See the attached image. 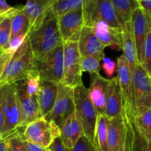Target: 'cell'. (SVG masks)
Here are the masks:
<instances>
[{"label": "cell", "instance_id": "cell-31", "mask_svg": "<svg viewBox=\"0 0 151 151\" xmlns=\"http://www.w3.org/2000/svg\"><path fill=\"white\" fill-rule=\"evenodd\" d=\"M140 65L147 75L151 77V29L148 31L146 36Z\"/></svg>", "mask_w": 151, "mask_h": 151}, {"label": "cell", "instance_id": "cell-39", "mask_svg": "<svg viewBox=\"0 0 151 151\" xmlns=\"http://www.w3.org/2000/svg\"><path fill=\"white\" fill-rule=\"evenodd\" d=\"M12 55H13V53L10 52L7 50H4L0 54V78L3 74V72L8 63L9 60L11 58Z\"/></svg>", "mask_w": 151, "mask_h": 151}, {"label": "cell", "instance_id": "cell-8", "mask_svg": "<svg viewBox=\"0 0 151 151\" xmlns=\"http://www.w3.org/2000/svg\"><path fill=\"white\" fill-rule=\"evenodd\" d=\"M3 116L4 122L1 132V138L4 139L18 128H20L22 123V112L17 94L16 83L6 87Z\"/></svg>", "mask_w": 151, "mask_h": 151}, {"label": "cell", "instance_id": "cell-20", "mask_svg": "<svg viewBox=\"0 0 151 151\" xmlns=\"http://www.w3.org/2000/svg\"><path fill=\"white\" fill-rule=\"evenodd\" d=\"M58 84L41 81L40 89L37 95L39 117H45L50 113L57 97Z\"/></svg>", "mask_w": 151, "mask_h": 151}, {"label": "cell", "instance_id": "cell-24", "mask_svg": "<svg viewBox=\"0 0 151 151\" xmlns=\"http://www.w3.org/2000/svg\"><path fill=\"white\" fill-rule=\"evenodd\" d=\"M108 123L109 118L103 114H98L94 139V146L97 151H109Z\"/></svg>", "mask_w": 151, "mask_h": 151}, {"label": "cell", "instance_id": "cell-43", "mask_svg": "<svg viewBox=\"0 0 151 151\" xmlns=\"http://www.w3.org/2000/svg\"><path fill=\"white\" fill-rule=\"evenodd\" d=\"M21 7H22V5L16 6V7H13V8L7 10V11L3 12V13H0V24H1V22H2V21L4 20L5 18H7V16L13 14V13H15L16 12H17L18 10L21 8Z\"/></svg>", "mask_w": 151, "mask_h": 151}, {"label": "cell", "instance_id": "cell-3", "mask_svg": "<svg viewBox=\"0 0 151 151\" xmlns=\"http://www.w3.org/2000/svg\"><path fill=\"white\" fill-rule=\"evenodd\" d=\"M74 99L75 113L82 127L84 136L94 145V133L98 114L90 100L88 89L83 83L74 88Z\"/></svg>", "mask_w": 151, "mask_h": 151}, {"label": "cell", "instance_id": "cell-28", "mask_svg": "<svg viewBox=\"0 0 151 151\" xmlns=\"http://www.w3.org/2000/svg\"><path fill=\"white\" fill-rule=\"evenodd\" d=\"M21 7V8H22ZM20 8V9H21ZM19 9V10H20ZM18 10V11H19ZM17 11V12H18ZM17 12L10 15L0 24V48L4 51L7 49L11 36V25L13 17Z\"/></svg>", "mask_w": 151, "mask_h": 151}, {"label": "cell", "instance_id": "cell-2", "mask_svg": "<svg viewBox=\"0 0 151 151\" xmlns=\"http://www.w3.org/2000/svg\"><path fill=\"white\" fill-rule=\"evenodd\" d=\"M34 60L27 37L22 45L13 53L6 66L0 78V88L38 75Z\"/></svg>", "mask_w": 151, "mask_h": 151}, {"label": "cell", "instance_id": "cell-46", "mask_svg": "<svg viewBox=\"0 0 151 151\" xmlns=\"http://www.w3.org/2000/svg\"><path fill=\"white\" fill-rule=\"evenodd\" d=\"M0 151H9L4 139L0 138Z\"/></svg>", "mask_w": 151, "mask_h": 151}, {"label": "cell", "instance_id": "cell-17", "mask_svg": "<svg viewBox=\"0 0 151 151\" xmlns=\"http://www.w3.org/2000/svg\"><path fill=\"white\" fill-rule=\"evenodd\" d=\"M78 42L81 57L94 55L103 58H105L104 49L106 47L100 42L93 29L90 27L85 25L83 27Z\"/></svg>", "mask_w": 151, "mask_h": 151}, {"label": "cell", "instance_id": "cell-36", "mask_svg": "<svg viewBox=\"0 0 151 151\" xmlns=\"http://www.w3.org/2000/svg\"><path fill=\"white\" fill-rule=\"evenodd\" d=\"M102 67H103V69L104 70L106 75L109 78H111L116 72V69H117V64H116V62L114 61L109 58L105 57L103 59Z\"/></svg>", "mask_w": 151, "mask_h": 151}, {"label": "cell", "instance_id": "cell-1", "mask_svg": "<svg viewBox=\"0 0 151 151\" xmlns=\"http://www.w3.org/2000/svg\"><path fill=\"white\" fill-rule=\"evenodd\" d=\"M27 37L35 59L43 57L63 44L58 17L52 10H49L38 27L28 32Z\"/></svg>", "mask_w": 151, "mask_h": 151}, {"label": "cell", "instance_id": "cell-13", "mask_svg": "<svg viewBox=\"0 0 151 151\" xmlns=\"http://www.w3.org/2000/svg\"><path fill=\"white\" fill-rule=\"evenodd\" d=\"M16 89L22 112L20 128H24L30 122L39 118V111L36 97L29 96L25 89L24 81L16 83Z\"/></svg>", "mask_w": 151, "mask_h": 151}, {"label": "cell", "instance_id": "cell-16", "mask_svg": "<svg viewBox=\"0 0 151 151\" xmlns=\"http://www.w3.org/2000/svg\"><path fill=\"white\" fill-rule=\"evenodd\" d=\"M109 83L110 80L103 78L100 73L91 75V83L88 91L90 100L97 114L104 115Z\"/></svg>", "mask_w": 151, "mask_h": 151}, {"label": "cell", "instance_id": "cell-12", "mask_svg": "<svg viewBox=\"0 0 151 151\" xmlns=\"http://www.w3.org/2000/svg\"><path fill=\"white\" fill-rule=\"evenodd\" d=\"M127 123L125 112L109 119L108 147L109 151H123L126 142Z\"/></svg>", "mask_w": 151, "mask_h": 151}, {"label": "cell", "instance_id": "cell-23", "mask_svg": "<svg viewBox=\"0 0 151 151\" xmlns=\"http://www.w3.org/2000/svg\"><path fill=\"white\" fill-rule=\"evenodd\" d=\"M116 17L122 29L131 22V16L135 10L139 7L138 0H111Z\"/></svg>", "mask_w": 151, "mask_h": 151}, {"label": "cell", "instance_id": "cell-5", "mask_svg": "<svg viewBox=\"0 0 151 151\" xmlns=\"http://www.w3.org/2000/svg\"><path fill=\"white\" fill-rule=\"evenodd\" d=\"M83 16L86 26L104 22L111 27L122 31L111 0H91L83 6Z\"/></svg>", "mask_w": 151, "mask_h": 151}, {"label": "cell", "instance_id": "cell-30", "mask_svg": "<svg viewBox=\"0 0 151 151\" xmlns=\"http://www.w3.org/2000/svg\"><path fill=\"white\" fill-rule=\"evenodd\" d=\"M103 59V58L94 55L81 57V64L82 71L89 72L90 75L100 73V62Z\"/></svg>", "mask_w": 151, "mask_h": 151}, {"label": "cell", "instance_id": "cell-50", "mask_svg": "<svg viewBox=\"0 0 151 151\" xmlns=\"http://www.w3.org/2000/svg\"><path fill=\"white\" fill-rule=\"evenodd\" d=\"M46 151H50V150H48V149H47V150H46Z\"/></svg>", "mask_w": 151, "mask_h": 151}, {"label": "cell", "instance_id": "cell-42", "mask_svg": "<svg viewBox=\"0 0 151 151\" xmlns=\"http://www.w3.org/2000/svg\"><path fill=\"white\" fill-rule=\"evenodd\" d=\"M22 142H23L24 145L25 147H26L27 150V151H46L47 149L44 148V147H41L39 145H37L33 144V143H31L27 141L24 138H22Z\"/></svg>", "mask_w": 151, "mask_h": 151}, {"label": "cell", "instance_id": "cell-29", "mask_svg": "<svg viewBox=\"0 0 151 151\" xmlns=\"http://www.w3.org/2000/svg\"><path fill=\"white\" fill-rule=\"evenodd\" d=\"M23 133L21 131V128H18L13 131L11 134L4 138L9 151H27L23 142Z\"/></svg>", "mask_w": 151, "mask_h": 151}, {"label": "cell", "instance_id": "cell-41", "mask_svg": "<svg viewBox=\"0 0 151 151\" xmlns=\"http://www.w3.org/2000/svg\"><path fill=\"white\" fill-rule=\"evenodd\" d=\"M6 86L0 88V138H1V132L4 122V116H3V106H4V95H5Z\"/></svg>", "mask_w": 151, "mask_h": 151}, {"label": "cell", "instance_id": "cell-18", "mask_svg": "<svg viewBox=\"0 0 151 151\" xmlns=\"http://www.w3.org/2000/svg\"><path fill=\"white\" fill-rule=\"evenodd\" d=\"M123 111L124 106L122 90L119 85V78L118 76H116L110 80L106 97L104 115L109 119H111L122 114Z\"/></svg>", "mask_w": 151, "mask_h": 151}, {"label": "cell", "instance_id": "cell-44", "mask_svg": "<svg viewBox=\"0 0 151 151\" xmlns=\"http://www.w3.org/2000/svg\"><path fill=\"white\" fill-rule=\"evenodd\" d=\"M12 8L13 7L9 5L6 0H0V13L6 12Z\"/></svg>", "mask_w": 151, "mask_h": 151}, {"label": "cell", "instance_id": "cell-19", "mask_svg": "<svg viewBox=\"0 0 151 151\" xmlns=\"http://www.w3.org/2000/svg\"><path fill=\"white\" fill-rule=\"evenodd\" d=\"M53 4L52 0H27L23 11L29 23V32L38 27Z\"/></svg>", "mask_w": 151, "mask_h": 151}, {"label": "cell", "instance_id": "cell-48", "mask_svg": "<svg viewBox=\"0 0 151 151\" xmlns=\"http://www.w3.org/2000/svg\"><path fill=\"white\" fill-rule=\"evenodd\" d=\"M58 1V0H52V1H53V4H54L55 3L56 1ZM53 4H52V5H53Z\"/></svg>", "mask_w": 151, "mask_h": 151}, {"label": "cell", "instance_id": "cell-6", "mask_svg": "<svg viewBox=\"0 0 151 151\" xmlns=\"http://www.w3.org/2000/svg\"><path fill=\"white\" fill-rule=\"evenodd\" d=\"M22 133L27 141L48 149L55 139L60 136V129L53 121L39 117L25 126Z\"/></svg>", "mask_w": 151, "mask_h": 151}, {"label": "cell", "instance_id": "cell-7", "mask_svg": "<svg viewBox=\"0 0 151 151\" xmlns=\"http://www.w3.org/2000/svg\"><path fill=\"white\" fill-rule=\"evenodd\" d=\"M81 59L78 41L63 43V73L61 83L65 86L74 88L83 83Z\"/></svg>", "mask_w": 151, "mask_h": 151}, {"label": "cell", "instance_id": "cell-35", "mask_svg": "<svg viewBox=\"0 0 151 151\" xmlns=\"http://www.w3.org/2000/svg\"><path fill=\"white\" fill-rule=\"evenodd\" d=\"M27 35L28 33H22L17 35V36L10 38L8 47H7L6 50L13 54L22 45V44L24 42L26 38H27Z\"/></svg>", "mask_w": 151, "mask_h": 151}, {"label": "cell", "instance_id": "cell-27", "mask_svg": "<svg viewBox=\"0 0 151 151\" xmlns=\"http://www.w3.org/2000/svg\"><path fill=\"white\" fill-rule=\"evenodd\" d=\"M23 7L13 16L11 25V36H17L22 33H28L29 29V23L27 18L23 11Z\"/></svg>", "mask_w": 151, "mask_h": 151}, {"label": "cell", "instance_id": "cell-9", "mask_svg": "<svg viewBox=\"0 0 151 151\" xmlns=\"http://www.w3.org/2000/svg\"><path fill=\"white\" fill-rule=\"evenodd\" d=\"M75 106L74 99V88L65 86L62 83L58 84L57 97L54 106L45 119L53 121L60 129L66 119L75 113Z\"/></svg>", "mask_w": 151, "mask_h": 151}, {"label": "cell", "instance_id": "cell-21", "mask_svg": "<svg viewBox=\"0 0 151 151\" xmlns=\"http://www.w3.org/2000/svg\"><path fill=\"white\" fill-rule=\"evenodd\" d=\"M105 47L122 50V32L111 27L104 22H97L90 27Z\"/></svg>", "mask_w": 151, "mask_h": 151}, {"label": "cell", "instance_id": "cell-49", "mask_svg": "<svg viewBox=\"0 0 151 151\" xmlns=\"http://www.w3.org/2000/svg\"><path fill=\"white\" fill-rule=\"evenodd\" d=\"M3 52V50H1V48H0V54H1V52Z\"/></svg>", "mask_w": 151, "mask_h": 151}, {"label": "cell", "instance_id": "cell-34", "mask_svg": "<svg viewBox=\"0 0 151 151\" xmlns=\"http://www.w3.org/2000/svg\"><path fill=\"white\" fill-rule=\"evenodd\" d=\"M71 151H97L95 147L91 142L88 141V139L83 135L81 138L78 139L76 144L71 149Z\"/></svg>", "mask_w": 151, "mask_h": 151}, {"label": "cell", "instance_id": "cell-51", "mask_svg": "<svg viewBox=\"0 0 151 151\" xmlns=\"http://www.w3.org/2000/svg\"><path fill=\"white\" fill-rule=\"evenodd\" d=\"M138 1H139V0H138Z\"/></svg>", "mask_w": 151, "mask_h": 151}, {"label": "cell", "instance_id": "cell-14", "mask_svg": "<svg viewBox=\"0 0 151 151\" xmlns=\"http://www.w3.org/2000/svg\"><path fill=\"white\" fill-rule=\"evenodd\" d=\"M131 25L134 42H135L136 50H137V60L140 64L146 36L148 31L150 29L147 18L140 7L134 10L133 13L131 16Z\"/></svg>", "mask_w": 151, "mask_h": 151}, {"label": "cell", "instance_id": "cell-33", "mask_svg": "<svg viewBox=\"0 0 151 151\" xmlns=\"http://www.w3.org/2000/svg\"><path fill=\"white\" fill-rule=\"evenodd\" d=\"M126 116L127 123V134H126V142H125V149L123 151H132L133 145L134 141V128L133 124V119H130Z\"/></svg>", "mask_w": 151, "mask_h": 151}, {"label": "cell", "instance_id": "cell-10", "mask_svg": "<svg viewBox=\"0 0 151 151\" xmlns=\"http://www.w3.org/2000/svg\"><path fill=\"white\" fill-rule=\"evenodd\" d=\"M57 17L63 42L78 41L81 30L85 26L83 7L71 10Z\"/></svg>", "mask_w": 151, "mask_h": 151}, {"label": "cell", "instance_id": "cell-25", "mask_svg": "<svg viewBox=\"0 0 151 151\" xmlns=\"http://www.w3.org/2000/svg\"><path fill=\"white\" fill-rule=\"evenodd\" d=\"M134 130L142 138L151 132V112L146 108L137 109L133 119Z\"/></svg>", "mask_w": 151, "mask_h": 151}, {"label": "cell", "instance_id": "cell-45", "mask_svg": "<svg viewBox=\"0 0 151 151\" xmlns=\"http://www.w3.org/2000/svg\"><path fill=\"white\" fill-rule=\"evenodd\" d=\"M142 108H146V109H148V110L151 112V94L150 95H149L148 97H147V98L144 100V102H143L142 106L140 108H139V109H142ZM136 110H137V109H136Z\"/></svg>", "mask_w": 151, "mask_h": 151}, {"label": "cell", "instance_id": "cell-26", "mask_svg": "<svg viewBox=\"0 0 151 151\" xmlns=\"http://www.w3.org/2000/svg\"><path fill=\"white\" fill-rule=\"evenodd\" d=\"M91 0H58L52 6V11L56 16L63 15L71 10L83 7Z\"/></svg>", "mask_w": 151, "mask_h": 151}, {"label": "cell", "instance_id": "cell-11", "mask_svg": "<svg viewBox=\"0 0 151 151\" xmlns=\"http://www.w3.org/2000/svg\"><path fill=\"white\" fill-rule=\"evenodd\" d=\"M117 72L123 98L124 112L130 119H134V103L132 72L123 55L117 58Z\"/></svg>", "mask_w": 151, "mask_h": 151}, {"label": "cell", "instance_id": "cell-15", "mask_svg": "<svg viewBox=\"0 0 151 151\" xmlns=\"http://www.w3.org/2000/svg\"><path fill=\"white\" fill-rule=\"evenodd\" d=\"M134 112L142 106L144 100L151 94V77L137 63L132 73Z\"/></svg>", "mask_w": 151, "mask_h": 151}, {"label": "cell", "instance_id": "cell-47", "mask_svg": "<svg viewBox=\"0 0 151 151\" xmlns=\"http://www.w3.org/2000/svg\"><path fill=\"white\" fill-rule=\"evenodd\" d=\"M142 138V137H141ZM142 139L143 140H144L145 142L146 143H147V145H149V146H150L151 147V132L150 133H149L148 134H147V136H146L145 137H144V138H142Z\"/></svg>", "mask_w": 151, "mask_h": 151}, {"label": "cell", "instance_id": "cell-37", "mask_svg": "<svg viewBox=\"0 0 151 151\" xmlns=\"http://www.w3.org/2000/svg\"><path fill=\"white\" fill-rule=\"evenodd\" d=\"M132 151H151V147L137 134L134 130V141Z\"/></svg>", "mask_w": 151, "mask_h": 151}, {"label": "cell", "instance_id": "cell-4", "mask_svg": "<svg viewBox=\"0 0 151 151\" xmlns=\"http://www.w3.org/2000/svg\"><path fill=\"white\" fill-rule=\"evenodd\" d=\"M35 69L41 81L58 84L63 73V44L38 59H35Z\"/></svg>", "mask_w": 151, "mask_h": 151}, {"label": "cell", "instance_id": "cell-32", "mask_svg": "<svg viewBox=\"0 0 151 151\" xmlns=\"http://www.w3.org/2000/svg\"><path fill=\"white\" fill-rule=\"evenodd\" d=\"M23 81L27 94L31 97H37L41 85V79L39 75L32 76Z\"/></svg>", "mask_w": 151, "mask_h": 151}, {"label": "cell", "instance_id": "cell-40", "mask_svg": "<svg viewBox=\"0 0 151 151\" xmlns=\"http://www.w3.org/2000/svg\"><path fill=\"white\" fill-rule=\"evenodd\" d=\"M48 150L50 151H71V149H68L63 145L61 141L60 137H57L55 139L50 146L49 147Z\"/></svg>", "mask_w": 151, "mask_h": 151}, {"label": "cell", "instance_id": "cell-22", "mask_svg": "<svg viewBox=\"0 0 151 151\" xmlns=\"http://www.w3.org/2000/svg\"><path fill=\"white\" fill-rule=\"evenodd\" d=\"M122 50L123 51L124 57L133 73L134 68L139 63L131 22L127 24L122 31Z\"/></svg>", "mask_w": 151, "mask_h": 151}, {"label": "cell", "instance_id": "cell-38", "mask_svg": "<svg viewBox=\"0 0 151 151\" xmlns=\"http://www.w3.org/2000/svg\"><path fill=\"white\" fill-rule=\"evenodd\" d=\"M139 7L144 12L151 29V0H139Z\"/></svg>", "mask_w": 151, "mask_h": 151}]
</instances>
